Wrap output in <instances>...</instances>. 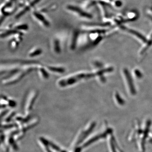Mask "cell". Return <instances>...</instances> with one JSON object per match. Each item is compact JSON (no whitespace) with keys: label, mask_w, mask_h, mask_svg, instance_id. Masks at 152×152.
I'll return each mask as SVG.
<instances>
[{"label":"cell","mask_w":152,"mask_h":152,"mask_svg":"<svg viewBox=\"0 0 152 152\" xmlns=\"http://www.w3.org/2000/svg\"><path fill=\"white\" fill-rule=\"evenodd\" d=\"M112 132H113L112 129L109 126L107 123H104L99 130L93 133L91 135L89 136L86 139L76 152H81L82 150L89 146L92 144L103 139H107L109 134Z\"/></svg>","instance_id":"cell-1"},{"label":"cell","mask_w":152,"mask_h":152,"mask_svg":"<svg viewBox=\"0 0 152 152\" xmlns=\"http://www.w3.org/2000/svg\"><path fill=\"white\" fill-rule=\"evenodd\" d=\"M94 77H96L94 72H79L60 79L58 82V84L61 88H65L75 84L82 80L91 78Z\"/></svg>","instance_id":"cell-2"},{"label":"cell","mask_w":152,"mask_h":152,"mask_svg":"<svg viewBox=\"0 0 152 152\" xmlns=\"http://www.w3.org/2000/svg\"><path fill=\"white\" fill-rule=\"evenodd\" d=\"M152 122L150 119L145 120L141 124V130L135 141L139 152H145L146 141L148 139Z\"/></svg>","instance_id":"cell-3"},{"label":"cell","mask_w":152,"mask_h":152,"mask_svg":"<svg viewBox=\"0 0 152 152\" xmlns=\"http://www.w3.org/2000/svg\"><path fill=\"white\" fill-rule=\"evenodd\" d=\"M96 126V122L91 121L86 125L84 128L79 132L77 135L71 146V151L76 152L80 146L83 142L90 135L92 131Z\"/></svg>","instance_id":"cell-4"},{"label":"cell","mask_w":152,"mask_h":152,"mask_svg":"<svg viewBox=\"0 0 152 152\" xmlns=\"http://www.w3.org/2000/svg\"><path fill=\"white\" fill-rule=\"evenodd\" d=\"M38 96L37 91L33 90L27 95L24 103V111L26 115L31 111Z\"/></svg>","instance_id":"cell-5"},{"label":"cell","mask_w":152,"mask_h":152,"mask_svg":"<svg viewBox=\"0 0 152 152\" xmlns=\"http://www.w3.org/2000/svg\"><path fill=\"white\" fill-rule=\"evenodd\" d=\"M123 73L125 80L126 81V83L127 85L129 91L131 94L134 95L136 93L135 87L134 83L132 77L131 76L129 71L126 69H124Z\"/></svg>","instance_id":"cell-6"},{"label":"cell","mask_w":152,"mask_h":152,"mask_svg":"<svg viewBox=\"0 0 152 152\" xmlns=\"http://www.w3.org/2000/svg\"><path fill=\"white\" fill-rule=\"evenodd\" d=\"M107 146L109 152H118L117 143L113 132L109 134L107 138Z\"/></svg>","instance_id":"cell-7"},{"label":"cell","mask_w":152,"mask_h":152,"mask_svg":"<svg viewBox=\"0 0 152 152\" xmlns=\"http://www.w3.org/2000/svg\"><path fill=\"white\" fill-rule=\"evenodd\" d=\"M80 33L77 30H75L72 34V35L69 41V46L71 50H74L77 48L78 46V42Z\"/></svg>","instance_id":"cell-8"},{"label":"cell","mask_w":152,"mask_h":152,"mask_svg":"<svg viewBox=\"0 0 152 152\" xmlns=\"http://www.w3.org/2000/svg\"><path fill=\"white\" fill-rule=\"evenodd\" d=\"M16 104V103L13 100L9 99L4 95H2L1 96V107L3 106L4 108L7 106L10 107H14Z\"/></svg>","instance_id":"cell-9"},{"label":"cell","mask_w":152,"mask_h":152,"mask_svg":"<svg viewBox=\"0 0 152 152\" xmlns=\"http://www.w3.org/2000/svg\"><path fill=\"white\" fill-rule=\"evenodd\" d=\"M67 9L70 12H72L73 13L75 14L76 15L78 16L79 17H83V18H86L85 17H87L88 18H90L88 15H86V14H85L84 12H83L80 9L75 7V6L71 5L67 6Z\"/></svg>","instance_id":"cell-10"},{"label":"cell","mask_w":152,"mask_h":152,"mask_svg":"<svg viewBox=\"0 0 152 152\" xmlns=\"http://www.w3.org/2000/svg\"><path fill=\"white\" fill-rule=\"evenodd\" d=\"M33 15L36 20H37L38 21L42 23L44 26L48 28L50 26V23L42 15V14L38 12H35L33 13Z\"/></svg>","instance_id":"cell-11"},{"label":"cell","mask_w":152,"mask_h":152,"mask_svg":"<svg viewBox=\"0 0 152 152\" xmlns=\"http://www.w3.org/2000/svg\"><path fill=\"white\" fill-rule=\"evenodd\" d=\"M48 72L55 74H61L65 72V68L62 66H46Z\"/></svg>","instance_id":"cell-12"},{"label":"cell","mask_w":152,"mask_h":152,"mask_svg":"<svg viewBox=\"0 0 152 152\" xmlns=\"http://www.w3.org/2000/svg\"><path fill=\"white\" fill-rule=\"evenodd\" d=\"M37 69L40 75L41 78L44 80H48L50 77L48 71L47 70L46 68L42 66L38 65Z\"/></svg>","instance_id":"cell-13"},{"label":"cell","mask_w":152,"mask_h":152,"mask_svg":"<svg viewBox=\"0 0 152 152\" xmlns=\"http://www.w3.org/2000/svg\"><path fill=\"white\" fill-rule=\"evenodd\" d=\"M52 44V48L55 53L58 54L61 53V47L59 40L57 38H55L53 39Z\"/></svg>","instance_id":"cell-14"},{"label":"cell","mask_w":152,"mask_h":152,"mask_svg":"<svg viewBox=\"0 0 152 152\" xmlns=\"http://www.w3.org/2000/svg\"><path fill=\"white\" fill-rule=\"evenodd\" d=\"M41 0H32V1L30 2V4H29L28 5L26 6V7L25 9L22 10L21 12H20L19 13V14H18V16L17 17H18L21 15H23V14L25 13V12L28 11L33 6L35 5L36 4H37V3L39 2Z\"/></svg>","instance_id":"cell-15"},{"label":"cell","mask_w":152,"mask_h":152,"mask_svg":"<svg viewBox=\"0 0 152 152\" xmlns=\"http://www.w3.org/2000/svg\"><path fill=\"white\" fill-rule=\"evenodd\" d=\"M42 53V50L40 48H35L33 49L28 53L29 57L31 58L39 56Z\"/></svg>","instance_id":"cell-16"},{"label":"cell","mask_w":152,"mask_h":152,"mask_svg":"<svg viewBox=\"0 0 152 152\" xmlns=\"http://www.w3.org/2000/svg\"><path fill=\"white\" fill-rule=\"evenodd\" d=\"M115 99L116 102L119 105L122 106L125 104V102L123 99L118 93H117L115 94Z\"/></svg>","instance_id":"cell-17"},{"label":"cell","mask_w":152,"mask_h":152,"mask_svg":"<svg viewBox=\"0 0 152 152\" xmlns=\"http://www.w3.org/2000/svg\"><path fill=\"white\" fill-rule=\"evenodd\" d=\"M134 73L136 74V76L137 77H140V76H142V74L139 70H136V72H134Z\"/></svg>","instance_id":"cell-18"},{"label":"cell","mask_w":152,"mask_h":152,"mask_svg":"<svg viewBox=\"0 0 152 152\" xmlns=\"http://www.w3.org/2000/svg\"><path fill=\"white\" fill-rule=\"evenodd\" d=\"M148 140L152 144V130L151 131V132L150 133L149 136Z\"/></svg>","instance_id":"cell-19"},{"label":"cell","mask_w":152,"mask_h":152,"mask_svg":"<svg viewBox=\"0 0 152 152\" xmlns=\"http://www.w3.org/2000/svg\"><path fill=\"white\" fill-rule=\"evenodd\" d=\"M117 148H118V152H124L118 145V144L117 145Z\"/></svg>","instance_id":"cell-20"}]
</instances>
